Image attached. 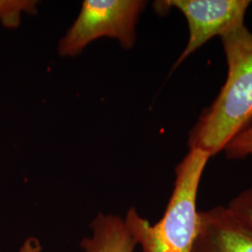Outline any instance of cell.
<instances>
[{
  "instance_id": "1",
  "label": "cell",
  "mask_w": 252,
  "mask_h": 252,
  "mask_svg": "<svg viewBox=\"0 0 252 252\" xmlns=\"http://www.w3.org/2000/svg\"><path fill=\"white\" fill-rule=\"evenodd\" d=\"M220 38L227 79L190 130L188 140L189 149L202 150L210 157L224 151L252 121V33L244 26Z\"/></svg>"
},
{
  "instance_id": "2",
  "label": "cell",
  "mask_w": 252,
  "mask_h": 252,
  "mask_svg": "<svg viewBox=\"0 0 252 252\" xmlns=\"http://www.w3.org/2000/svg\"><path fill=\"white\" fill-rule=\"evenodd\" d=\"M209 158L202 150L189 149L176 167L171 197L157 223L151 224L135 207L128 210L126 226L143 252H191L198 233L199 185Z\"/></svg>"
},
{
  "instance_id": "3",
  "label": "cell",
  "mask_w": 252,
  "mask_h": 252,
  "mask_svg": "<svg viewBox=\"0 0 252 252\" xmlns=\"http://www.w3.org/2000/svg\"><path fill=\"white\" fill-rule=\"evenodd\" d=\"M146 4L142 0L83 1L78 18L59 42V54L74 57L103 36L116 38L123 48L131 49L135 44V25Z\"/></svg>"
},
{
  "instance_id": "4",
  "label": "cell",
  "mask_w": 252,
  "mask_h": 252,
  "mask_svg": "<svg viewBox=\"0 0 252 252\" xmlns=\"http://www.w3.org/2000/svg\"><path fill=\"white\" fill-rule=\"evenodd\" d=\"M250 0H163L154 2V9L163 14L177 9L189 26V40L174 68L178 67L214 36H223L244 27Z\"/></svg>"
},
{
  "instance_id": "5",
  "label": "cell",
  "mask_w": 252,
  "mask_h": 252,
  "mask_svg": "<svg viewBox=\"0 0 252 252\" xmlns=\"http://www.w3.org/2000/svg\"><path fill=\"white\" fill-rule=\"evenodd\" d=\"M191 252H252V229L228 207L199 211L198 233Z\"/></svg>"
},
{
  "instance_id": "6",
  "label": "cell",
  "mask_w": 252,
  "mask_h": 252,
  "mask_svg": "<svg viewBox=\"0 0 252 252\" xmlns=\"http://www.w3.org/2000/svg\"><path fill=\"white\" fill-rule=\"evenodd\" d=\"M92 235L81 242L84 252H134L137 245L125 220L100 213L91 223Z\"/></svg>"
},
{
  "instance_id": "7",
  "label": "cell",
  "mask_w": 252,
  "mask_h": 252,
  "mask_svg": "<svg viewBox=\"0 0 252 252\" xmlns=\"http://www.w3.org/2000/svg\"><path fill=\"white\" fill-rule=\"evenodd\" d=\"M35 1H0V20L3 26L9 28L17 27L22 12L36 11Z\"/></svg>"
},
{
  "instance_id": "8",
  "label": "cell",
  "mask_w": 252,
  "mask_h": 252,
  "mask_svg": "<svg viewBox=\"0 0 252 252\" xmlns=\"http://www.w3.org/2000/svg\"><path fill=\"white\" fill-rule=\"evenodd\" d=\"M224 152L229 159H244L252 155V125L226 145Z\"/></svg>"
},
{
  "instance_id": "9",
  "label": "cell",
  "mask_w": 252,
  "mask_h": 252,
  "mask_svg": "<svg viewBox=\"0 0 252 252\" xmlns=\"http://www.w3.org/2000/svg\"><path fill=\"white\" fill-rule=\"evenodd\" d=\"M227 207L252 229V187L237 194L229 202Z\"/></svg>"
},
{
  "instance_id": "10",
  "label": "cell",
  "mask_w": 252,
  "mask_h": 252,
  "mask_svg": "<svg viewBox=\"0 0 252 252\" xmlns=\"http://www.w3.org/2000/svg\"><path fill=\"white\" fill-rule=\"evenodd\" d=\"M42 247L40 241L34 236L28 237L22 245L18 252H41Z\"/></svg>"
}]
</instances>
